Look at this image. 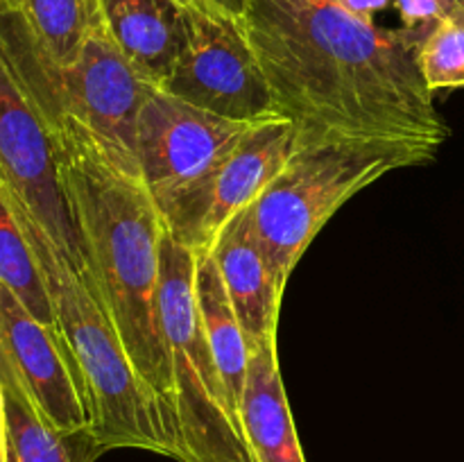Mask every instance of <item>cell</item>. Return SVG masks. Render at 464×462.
<instances>
[{
    "label": "cell",
    "mask_w": 464,
    "mask_h": 462,
    "mask_svg": "<svg viewBox=\"0 0 464 462\" xmlns=\"http://www.w3.org/2000/svg\"><path fill=\"white\" fill-rule=\"evenodd\" d=\"M243 23L297 145L392 140L438 154L451 134L420 72L415 32L376 27L335 0H247Z\"/></svg>",
    "instance_id": "6da1fadb"
},
{
    "label": "cell",
    "mask_w": 464,
    "mask_h": 462,
    "mask_svg": "<svg viewBox=\"0 0 464 462\" xmlns=\"http://www.w3.org/2000/svg\"><path fill=\"white\" fill-rule=\"evenodd\" d=\"M82 234L89 274L136 371L172 415V370L161 329L163 216L136 159L109 148L71 116L48 122ZM177 428V426H175Z\"/></svg>",
    "instance_id": "7a4b0ae2"
},
{
    "label": "cell",
    "mask_w": 464,
    "mask_h": 462,
    "mask_svg": "<svg viewBox=\"0 0 464 462\" xmlns=\"http://www.w3.org/2000/svg\"><path fill=\"white\" fill-rule=\"evenodd\" d=\"M5 179V177H3ZM7 184V181H5ZM23 231L39 261L54 326L80 374L91 430L104 448H143L181 462L175 421L136 371L91 274L77 272L7 184Z\"/></svg>",
    "instance_id": "3957f363"
},
{
    "label": "cell",
    "mask_w": 464,
    "mask_h": 462,
    "mask_svg": "<svg viewBox=\"0 0 464 462\" xmlns=\"http://www.w3.org/2000/svg\"><path fill=\"white\" fill-rule=\"evenodd\" d=\"M435 157L392 140L334 139L297 145L266 193L247 208L279 288L285 290L299 258L343 204L388 172L424 166Z\"/></svg>",
    "instance_id": "277c9868"
},
{
    "label": "cell",
    "mask_w": 464,
    "mask_h": 462,
    "mask_svg": "<svg viewBox=\"0 0 464 462\" xmlns=\"http://www.w3.org/2000/svg\"><path fill=\"white\" fill-rule=\"evenodd\" d=\"M0 45L32 95L45 122L71 116L102 143L136 159V122L148 84L100 27L86 39L80 57L59 66L14 0H0ZM139 163V161H136Z\"/></svg>",
    "instance_id": "5b68a950"
},
{
    "label": "cell",
    "mask_w": 464,
    "mask_h": 462,
    "mask_svg": "<svg viewBox=\"0 0 464 462\" xmlns=\"http://www.w3.org/2000/svg\"><path fill=\"white\" fill-rule=\"evenodd\" d=\"M198 254L163 236L159 311L172 370V412L181 462H254L238 410L216 365L198 297Z\"/></svg>",
    "instance_id": "8992f818"
},
{
    "label": "cell",
    "mask_w": 464,
    "mask_h": 462,
    "mask_svg": "<svg viewBox=\"0 0 464 462\" xmlns=\"http://www.w3.org/2000/svg\"><path fill=\"white\" fill-rule=\"evenodd\" d=\"M175 98L236 122L281 118L243 18L186 12V43L161 86Z\"/></svg>",
    "instance_id": "52a82bcc"
},
{
    "label": "cell",
    "mask_w": 464,
    "mask_h": 462,
    "mask_svg": "<svg viewBox=\"0 0 464 462\" xmlns=\"http://www.w3.org/2000/svg\"><path fill=\"white\" fill-rule=\"evenodd\" d=\"M0 175L44 226L62 256L77 272H89L82 234L72 217L57 143L39 107L23 86L0 45Z\"/></svg>",
    "instance_id": "ba28073f"
},
{
    "label": "cell",
    "mask_w": 464,
    "mask_h": 462,
    "mask_svg": "<svg viewBox=\"0 0 464 462\" xmlns=\"http://www.w3.org/2000/svg\"><path fill=\"white\" fill-rule=\"evenodd\" d=\"M295 148L297 130L288 118L249 127L213 170L159 207L168 234L198 256L211 252L220 231L266 193Z\"/></svg>",
    "instance_id": "9c48e42d"
},
{
    "label": "cell",
    "mask_w": 464,
    "mask_h": 462,
    "mask_svg": "<svg viewBox=\"0 0 464 462\" xmlns=\"http://www.w3.org/2000/svg\"><path fill=\"white\" fill-rule=\"evenodd\" d=\"M249 122L193 107L152 89L136 122V161L157 207L202 179L249 131Z\"/></svg>",
    "instance_id": "30bf717a"
},
{
    "label": "cell",
    "mask_w": 464,
    "mask_h": 462,
    "mask_svg": "<svg viewBox=\"0 0 464 462\" xmlns=\"http://www.w3.org/2000/svg\"><path fill=\"white\" fill-rule=\"evenodd\" d=\"M0 380L59 430L91 428L80 374L57 326L0 285Z\"/></svg>",
    "instance_id": "8fae6325"
},
{
    "label": "cell",
    "mask_w": 464,
    "mask_h": 462,
    "mask_svg": "<svg viewBox=\"0 0 464 462\" xmlns=\"http://www.w3.org/2000/svg\"><path fill=\"white\" fill-rule=\"evenodd\" d=\"M222 284L249 349L276 340L284 290L276 284L270 258L263 252L249 222V211L236 216L218 236L211 249Z\"/></svg>",
    "instance_id": "7c38bea8"
},
{
    "label": "cell",
    "mask_w": 464,
    "mask_h": 462,
    "mask_svg": "<svg viewBox=\"0 0 464 462\" xmlns=\"http://www.w3.org/2000/svg\"><path fill=\"white\" fill-rule=\"evenodd\" d=\"M104 27L148 84L161 89L186 43L179 0H100Z\"/></svg>",
    "instance_id": "4fadbf2b"
},
{
    "label": "cell",
    "mask_w": 464,
    "mask_h": 462,
    "mask_svg": "<svg viewBox=\"0 0 464 462\" xmlns=\"http://www.w3.org/2000/svg\"><path fill=\"white\" fill-rule=\"evenodd\" d=\"M240 424L254 462H306L281 379L276 340L249 349Z\"/></svg>",
    "instance_id": "5bb4252c"
},
{
    "label": "cell",
    "mask_w": 464,
    "mask_h": 462,
    "mask_svg": "<svg viewBox=\"0 0 464 462\" xmlns=\"http://www.w3.org/2000/svg\"><path fill=\"white\" fill-rule=\"evenodd\" d=\"M195 297H198L208 347L216 358V365L220 370L222 380H225L231 403L240 415V401H243L245 383H247L249 344L243 326L236 317L234 306H231L225 284H222L220 267H218L211 252L198 256Z\"/></svg>",
    "instance_id": "9a60e30c"
},
{
    "label": "cell",
    "mask_w": 464,
    "mask_h": 462,
    "mask_svg": "<svg viewBox=\"0 0 464 462\" xmlns=\"http://www.w3.org/2000/svg\"><path fill=\"white\" fill-rule=\"evenodd\" d=\"M5 403L12 462H95L107 451L91 428H54L12 390H5Z\"/></svg>",
    "instance_id": "2e32d148"
},
{
    "label": "cell",
    "mask_w": 464,
    "mask_h": 462,
    "mask_svg": "<svg viewBox=\"0 0 464 462\" xmlns=\"http://www.w3.org/2000/svg\"><path fill=\"white\" fill-rule=\"evenodd\" d=\"M45 53L68 66L80 57L86 39L104 25L100 0H14Z\"/></svg>",
    "instance_id": "e0dca14e"
},
{
    "label": "cell",
    "mask_w": 464,
    "mask_h": 462,
    "mask_svg": "<svg viewBox=\"0 0 464 462\" xmlns=\"http://www.w3.org/2000/svg\"><path fill=\"white\" fill-rule=\"evenodd\" d=\"M0 285L12 290L21 299L23 306L32 315L39 317L44 324L54 326L53 303H50L39 261L14 211L3 175H0Z\"/></svg>",
    "instance_id": "ac0fdd59"
},
{
    "label": "cell",
    "mask_w": 464,
    "mask_h": 462,
    "mask_svg": "<svg viewBox=\"0 0 464 462\" xmlns=\"http://www.w3.org/2000/svg\"><path fill=\"white\" fill-rule=\"evenodd\" d=\"M417 63L430 91L464 89V7L433 27L417 53Z\"/></svg>",
    "instance_id": "d6986e66"
},
{
    "label": "cell",
    "mask_w": 464,
    "mask_h": 462,
    "mask_svg": "<svg viewBox=\"0 0 464 462\" xmlns=\"http://www.w3.org/2000/svg\"><path fill=\"white\" fill-rule=\"evenodd\" d=\"M394 5H397L403 27L415 32L424 43L433 27L460 7V0H394Z\"/></svg>",
    "instance_id": "ffe728a7"
},
{
    "label": "cell",
    "mask_w": 464,
    "mask_h": 462,
    "mask_svg": "<svg viewBox=\"0 0 464 462\" xmlns=\"http://www.w3.org/2000/svg\"><path fill=\"white\" fill-rule=\"evenodd\" d=\"M179 3L198 12L231 18H243L247 9V0H179Z\"/></svg>",
    "instance_id": "44dd1931"
},
{
    "label": "cell",
    "mask_w": 464,
    "mask_h": 462,
    "mask_svg": "<svg viewBox=\"0 0 464 462\" xmlns=\"http://www.w3.org/2000/svg\"><path fill=\"white\" fill-rule=\"evenodd\" d=\"M335 3L362 21H374V14L383 12L390 0H335Z\"/></svg>",
    "instance_id": "7402d4cb"
},
{
    "label": "cell",
    "mask_w": 464,
    "mask_h": 462,
    "mask_svg": "<svg viewBox=\"0 0 464 462\" xmlns=\"http://www.w3.org/2000/svg\"><path fill=\"white\" fill-rule=\"evenodd\" d=\"M12 460L9 451V433H7V403H5V388L0 380V462Z\"/></svg>",
    "instance_id": "603a6c76"
},
{
    "label": "cell",
    "mask_w": 464,
    "mask_h": 462,
    "mask_svg": "<svg viewBox=\"0 0 464 462\" xmlns=\"http://www.w3.org/2000/svg\"><path fill=\"white\" fill-rule=\"evenodd\" d=\"M290 3H306V0H290Z\"/></svg>",
    "instance_id": "cb8c5ba5"
},
{
    "label": "cell",
    "mask_w": 464,
    "mask_h": 462,
    "mask_svg": "<svg viewBox=\"0 0 464 462\" xmlns=\"http://www.w3.org/2000/svg\"><path fill=\"white\" fill-rule=\"evenodd\" d=\"M460 3H462V7H464V0H460Z\"/></svg>",
    "instance_id": "d4e9b609"
},
{
    "label": "cell",
    "mask_w": 464,
    "mask_h": 462,
    "mask_svg": "<svg viewBox=\"0 0 464 462\" xmlns=\"http://www.w3.org/2000/svg\"><path fill=\"white\" fill-rule=\"evenodd\" d=\"M9 462H12V460H9Z\"/></svg>",
    "instance_id": "484cf974"
}]
</instances>
